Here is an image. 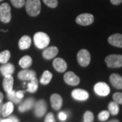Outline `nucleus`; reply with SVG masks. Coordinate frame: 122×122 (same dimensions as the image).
Listing matches in <instances>:
<instances>
[{"mask_svg": "<svg viewBox=\"0 0 122 122\" xmlns=\"http://www.w3.org/2000/svg\"><path fill=\"white\" fill-rule=\"evenodd\" d=\"M25 90H19L16 92V96H17L18 98L20 99H22L23 97H24V94H25Z\"/></svg>", "mask_w": 122, "mask_h": 122, "instance_id": "obj_35", "label": "nucleus"}, {"mask_svg": "<svg viewBox=\"0 0 122 122\" xmlns=\"http://www.w3.org/2000/svg\"><path fill=\"white\" fill-rule=\"evenodd\" d=\"M25 5L26 12L30 16H37L41 12L40 0H26Z\"/></svg>", "mask_w": 122, "mask_h": 122, "instance_id": "obj_1", "label": "nucleus"}, {"mask_svg": "<svg viewBox=\"0 0 122 122\" xmlns=\"http://www.w3.org/2000/svg\"><path fill=\"white\" fill-rule=\"evenodd\" d=\"M14 66L12 63H5L0 67V72L1 75L5 77L6 75H12L14 72Z\"/></svg>", "mask_w": 122, "mask_h": 122, "instance_id": "obj_18", "label": "nucleus"}, {"mask_svg": "<svg viewBox=\"0 0 122 122\" xmlns=\"http://www.w3.org/2000/svg\"><path fill=\"white\" fill-rule=\"evenodd\" d=\"M44 4L51 8H55L58 5V0H43Z\"/></svg>", "mask_w": 122, "mask_h": 122, "instance_id": "obj_32", "label": "nucleus"}, {"mask_svg": "<svg viewBox=\"0 0 122 122\" xmlns=\"http://www.w3.org/2000/svg\"><path fill=\"white\" fill-rule=\"evenodd\" d=\"M18 77L22 81H30L31 79L36 77V73L35 71L26 69L20 71L18 73Z\"/></svg>", "mask_w": 122, "mask_h": 122, "instance_id": "obj_10", "label": "nucleus"}, {"mask_svg": "<svg viewBox=\"0 0 122 122\" xmlns=\"http://www.w3.org/2000/svg\"><path fill=\"white\" fill-rule=\"evenodd\" d=\"M108 42L113 46L122 48V34L115 33L111 35L108 38Z\"/></svg>", "mask_w": 122, "mask_h": 122, "instance_id": "obj_14", "label": "nucleus"}, {"mask_svg": "<svg viewBox=\"0 0 122 122\" xmlns=\"http://www.w3.org/2000/svg\"><path fill=\"white\" fill-rule=\"evenodd\" d=\"M52 78V74L49 71H45L40 79V83L43 85H47L50 82Z\"/></svg>", "mask_w": 122, "mask_h": 122, "instance_id": "obj_24", "label": "nucleus"}, {"mask_svg": "<svg viewBox=\"0 0 122 122\" xmlns=\"http://www.w3.org/2000/svg\"><path fill=\"white\" fill-rule=\"evenodd\" d=\"M32 65V58L29 56H25L19 61V65L22 69H28Z\"/></svg>", "mask_w": 122, "mask_h": 122, "instance_id": "obj_22", "label": "nucleus"}, {"mask_svg": "<svg viewBox=\"0 0 122 122\" xmlns=\"http://www.w3.org/2000/svg\"><path fill=\"white\" fill-rule=\"evenodd\" d=\"M9 119L12 121V122H20L19 119L17 117H16L15 116H10Z\"/></svg>", "mask_w": 122, "mask_h": 122, "instance_id": "obj_37", "label": "nucleus"}, {"mask_svg": "<svg viewBox=\"0 0 122 122\" xmlns=\"http://www.w3.org/2000/svg\"><path fill=\"white\" fill-rule=\"evenodd\" d=\"M58 118L61 120H62V121H65L66 119V118H67V115H66V114L65 113L61 112L60 113L58 114Z\"/></svg>", "mask_w": 122, "mask_h": 122, "instance_id": "obj_34", "label": "nucleus"}, {"mask_svg": "<svg viewBox=\"0 0 122 122\" xmlns=\"http://www.w3.org/2000/svg\"><path fill=\"white\" fill-rule=\"evenodd\" d=\"M108 109H109V112L113 115H116L119 113V107L117 103L115 102H109L108 105Z\"/></svg>", "mask_w": 122, "mask_h": 122, "instance_id": "obj_25", "label": "nucleus"}, {"mask_svg": "<svg viewBox=\"0 0 122 122\" xmlns=\"http://www.w3.org/2000/svg\"><path fill=\"white\" fill-rule=\"evenodd\" d=\"M3 1V0H0V1Z\"/></svg>", "mask_w": 122, "mask_h": 122, "instance_id": "obj_43", "label": "nucleus"}, {"mask_svg": "<svg viewBox=\"0 0 122 122\" xmlns=\"http://www.w3.org/2000/svg\"><path fill=\"white\" fill-rule=\"evenodd\" d=\"M1 121H2V120H1V119H0V122H1Z\"/></svg>", "mask_w": 122, "mask_h": 122, "instance_id": "obj_42", "label": "nucleus"}, {"mask_svg": "<svg viewBox=\"0 0 122 122\" xmlns=\"http://www.w3.org/2000/svg\"><path fill=\"white\" fill-rule=\"evenodd\" d=\"M58 53V49L55 46H51L45 48L43 52V57L46 60H50L56 56Z\"/></svg>", "mask_w": 122, "mask_h": 122, "instance_id": "obj_15", "label": "nucleus"}, {"mask_svg": "<svg viewBox=\"0 0 122 122\" xmlns=\"http://www.w3.org/2000/svg\"><path fill=\"white\" fill-rule=\"evenodd\" d=\"M64 80L66 84L72 86H77L80 82L79 77L72 71H68L64 75Z\"/></svg>", "mask_w": 122, "mask_h": 122, "instance_id": "obj_8", "label": "nucleus"}, {"mask_svg": "<svg viewBox=\"0 0 122 122\" xmlns=\"http://www.w3.org/2000/svg\"><path fill=\"white\" fill-rule=\"evenodd\" d=\"M110 1L112 4L117 5H119L122 3V0H110Z\"/></svg>", "mask_w": 122, "mask_h": 122, "instance_id": "obj_36", "label": "nucleus"}, {"mask_svg": "<svg viewBox=\"0 0 122 122\" xmlns=\"http://www.w3.org/2000/svg\"><path fill=\"white\" fill-rule=\"evenodd\" d=\"M33 40L35 46L39 49H45L47 48L50 41L49 36L44 32L36 33L33 37Z\"/></svg>", "mask_w": 122, "mask_h": 122, "instance_id": "obj_2", "label": "nucleus"}, {"mask_svg": "<svg viewBox=\"0 0 122 122\" xmlns=\"http://www.w3.org/2000/svg\"><path fill=\"white\" fill-rule=\"evenodd\" d=\"M10 52L9 50H4L2 52H0V63L5 64L10 58Z\"/></svg>", "mask_w": 122, "mask_h": 122, "instance_id": "obj_26", "label": "nucleus"}, {"mask_svg": "<svg viewBox=\"0 0 122 122\" xmlns=\"http://www.w3.org/2000/svg\"><path fill=\"white\" fill-rule=\"evenodd\" d=\"M109 115H110V113L108 111H102L98 114V117L100 122H105L109 119Z\"/></svg>", "mask_w": 122, "mask_h": 122, "instance_id": "obj_29", "label": "nucleus"}, {"mask_svg": "<svg viewBox=\"0 0 122 122\" xmlns=\"http://www.w3.org/2000/svg\"><path fill=\"white\" fill-rule=\"evenodd\" d=\"M30 45H31V39L28 35L22 36L18 41V47L21 50L29 48Z\"/></svg>", "mask_w": 122, "mask_h": 122, "instance_id": "obj_19", "label": "nucleus"}, {"mask_svg": "<svg viewBox=\"0 0 122 122\" xmlns=\"http://www.w3.org/2000/svg\"><path fill=\"white\" fill-rule=\"evenodd\" d=\"M38 83L39 82H38V79H37V77H35L33 79H31L30 82L27 85L26 91H28L30 93H35L38 89Z\"/></svg>", "mask_w": 122, "mask_h": 122, "instance_id": "obj_23", "label": "nucleus"}, {"mask_svg": "<svg viewBox=\"0 0 122 122\" xmlns=\"http://www.w3.org/2000/svg\"><path fill=\"white\" fill-rule=\"evenodd\" d=\"M77 59L80 65L83 67H86L89 65L90 63V61H91L90 53L86 49H81L77 53Z\"/></svg>", "mask_w": 122, "mask_h": 122, "instance_id": "obj_4", "label": "nucleus"}, {"mask_svg": "<svg viewBox=\"0 0 122 122\" xmlns=\"http://www.w3.org/2000/svg\"><path fill=\"white\" fill-rule=\"evenodd\" d=\"M52 107L56 111L61 109L62 105V98L58 94H53L50 97Z\"/></svg>", "mask_w": 122, "mask_h": 122, "instance_id": "obj_13", "label": "nucleus"}, {"mask_svg": "<svg viewBox=\"0 0 122 122\" xmlns=\"http://www.w3.org/2000/svg\"><path fill=\"white\" fill-rule=\"evenodd\" d=\"M53 66L59 73L65 72L67 69V64L61 58H56L53 61Z\"/></svg>", "mask_w": 122, "mask_h": 122, "instance_id": "obj_12", "label": "nucleus"}, {"mask_svg": "<svg viewBox=\"0 0 122 122\" xmlns=\"http://www.w3.org/2000/svg\"><path fill=\"white\" fill-rule=\"evenodd\" d=\"M71 96L75 100L79 101H85L88 99L89 94L87 91L81 89H75L71 92Z\"/></svg>", "mask_w": 122, "mask_h": 122, "instance_id": "obj_11", "label": "nucleus"}, {"mask_svg": "<svg viewBox=\"0 0 122 122\" xmlns=\"http://www.w3.org/2000/svg\"><path fill=\"white\" fill-rule=\"evenodd\" d=\"M113 99L114 102L117 103L118 105H122V92H115L113 95Z\"/></svg>", "mask_w": 122, "mask_h": 122, "instance_id": "obj_31", "label": "nucleus"}, {"mask_svg": "<svg viewBox=\"0 0 122 122\" xmlns=\"http://www.w3.org/2000/svg\"><path fill=\"white\" fill-rule=\"evenodd\" d=\"M14 111V105L12 102H8L3 105L1 108V115L3 117H8Z\"/></svg>", "mask_w": 122, "mask_h": 122, "instance_id": "obj_21", "label": "nucleus"}, {"mask_svg": "<svg viewBox=\"0 0 122 122\" xmlns=\"http://www.w3.org/2000/svg\"><path fill=\"white\" fill-rule=\"evenodd\" d=\"M119 122V120L117 119H111V120H110L109 122Z\"/></svg>", "mask_w": 122, "mask_h": 122, "instance_id": "obj_39", "label": "nucleus"}, {"mask_svg": "<svg viewBox=\"0 0 122 122\" xmlns=\"http://www.w3.org/2000/svg\"><path fill=\"white\" fill-rule=\"evenodd\" d=\"M2 106H3V105L1 103H0V115L1 114V108H2Z\"/></svg>", "mask_w": 122, "mask_h": 122, "instance_id": "obj_41", "label": "nucleus"}, {"mask_svg": "<svg viewBox=\"0 0 122 122\" xmlns=\"http://www.w3.org/2000/svg\"><path fill=\"white\" fill-rule=\"evenodd\" d=\"M16 92H15L12 90V91L7 93V94H8V98H9V100H11L12 102H13L16 104H18V103L21 102L22 99H20V98H18L16 96Z\"/></svg>", "mask_w": 122, "mask_h": 122, "instance_id": "obj_27", "label": "nucleus"}, {"mask_svg": "<svg viewBox=\"0 0 122 122\" xmlns=\"http://www.w3.org/2000/svg\"><path fill=\"white\" fill-rule=\"evenodd\" d=\"M76 22L81 26H88L92 25L94 21V16L89 13H84L79 14L78 16H77Z\"/></svg>", "mask_w": 122, "mask_h": 122, "instance_id": "obj_6", "label": "nucleus"}, {"mask_svg": "<svg viewBox=\"0 0 122 122\" xmlns=\"http://www.w3.org/2000/svg\"><path fill=\"white\" fill-rule=\"evenodd\" d=\"M44 122H56L55 118L52 113H49L47 114V115L45 118Z\"/></svg>", "mask_w": 122, "mask_h": 122, "instance_id": "obj_33", "label": "nucleus"}, {"mask_svg": "<svg viewBox=\"0 0 122 122\" xmlns=\"http://www.w3.org/2000/svg\"><path fill=\"white\" fill-rule=\"evenodd\" d=\"M94 90L97 95L100 96H108L110 93V87L105 82H98L94 87Z\"/></svg>", "mask_w": 122, "mask_h": 122, "instance_id": "obj_7", "label": "nucleus"}, {"mask_svg": "<svg viewBox=\"0 0 122 122\" xmlns=\"http://www.w3.org/2000/svg\"><path fill=\"white\" fill-rule=\"evenodd\" d=\"M1 122H12L10 119H3L2 121H1Z\"/></svg>", "mask_w": 122, "mask_h": 122, "instance_id": "obj_40", "label": "nucleus"}, {"mask_svg": "<svg viewBox=\"0 0 122 122\" xmlns=\"http://www.w3.org/2000/svg\"><path fill=\"white\" fill-rule=\"evenodd\" d=\"M35 105V99L33 98H27L19 106V111L20 112H25L30 109Z\"/></svg>", "mask_w": 122, "mask_h": 122, "instance_id": "obj_20", "label": "nucleus"}, {"mask_svg": "<svg viewBox=\"0 0 122 122\" xmlns=\"http://www.w3.org/2000/svg\"><path fill=\"white\" fill-rule=\"evenodd\" d=\"M110 82L111 85L113 86L115 88H117L119 90L122 89V77L119 75L113 73L109 77Z\"/></svg>", "mask_w": 122, "mask_h": 122, "instance_id": "obj_16", "label": "nucleus"}, {"mask_svg": "<svg viewBox=\"0 0 122 122\" xmlns=\"http://www.w3.org/2000/svg\"><path fill=\"white\" fill-rule=\"evenodd\" d=\"M47 111V103L44 100H39L35 107V115L37 117H43Z\"/></svg>", "mask_w": 122, "mask_h": 122, "instance_id": "obj_9", "label": "nucleus"}, {"mask_svg": "<svg viewBox=\"0 0 122 122\" xmlns=\"http://www.w3.org/2000/svg\"><path fill=\"white\" fill-rule=\"evenodd\" d=\"M94 119V114L91 111H87L83 115V122H93Z\"/></svg>", "mask_w": 122, "mask_h": 122, "instance_id": "obj_28", "label": "nucleus"}, {"mask_svg": "<svg viewBox=\"0 0 122 122\" xmlns=\"http://www.w3.org/2000/svg\"><path fill=\"white\" fill-rule=\"evenodd\" d=\"M11 3L16 8H21L25 5L26 0H10Z\"/></svg>", "mask_w": 122, "mask_h": 122, "instance_id": "obj_30", "label": "nucleus"}, {"mask_svg": "<svg viewBox=\"0 0 122 122\" xmlns=\"http://www.w3.org/2000/svg\"><path fill=\"white\" fill-rule=\"evenodd\" d=\"M105 62L109 68H119L122 66V55L111 54L105 58Z\"/></svg>", "mask_w": 122, "mask_h": 122, "instance_id": "obj_3", "label": "nucleus"}, {"mask_svg": "<svg viewBox=\"0 0 122 122\" xmlns=\"http://www.w3.org/2000/svg\"><path fill=\"white\" fill-rule=\"evenodd\" d=\"M4 99V94H3V93L2 92H0V103H1L2 102V100Z\"/></svg>", "mask_w": 122, "mask_h": 122, "instance_id": "obj_38", "label": "nucleus"}, {"mask_svg": "<svg viewBox=\"0 0 122 122\" xmlns=\"http://www.w3.org/2000/svg\"><path fill=\"white\" fill-rule=\"evenodd\" d=\"M11 8L7 3L0 5V20L4 23H8L11 20Z\"/></svg>", "mask_w": 122, "mask_h": 122, "instance_id": "obj_5", "label": "nucleus"}, {"mask_svg": "<svg viewBox=\"0 0 122 122\" xmlns=\"http://www.w3.org/2000/svg\"><path fill=\"white\" fill-rule=\"evenodd\" d=\"M14 78L12 75H6L5 76L3 80V87L4 90L6 93H8L13 90Z\"/></svg>", "mask_w": 122, "mask_h": 122, "instance_id": "obj_17", "label": "nucleus"}]
</instances>
